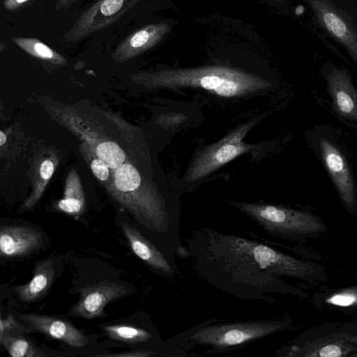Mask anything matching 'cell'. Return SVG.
Returning <instances> with one entry per match:
<instances>
[{"instance_id":"1","label":"cell","mask_w":357,"mask_h":357,"mask_svg":"<svg viewBox=\"0 0 357 357\" xmlns=\"http://www.w3.org/2000/svg\"><path fill=\"white\" fill-rule=\"evenodd\" d=\"M187 243L197 274L217 289L240 298L266 301L273 294L307 297L282 276L309 282L327 280L324 267L238 235L198 227Z\"/></svg>"},{"instance_id":"2","label":"cell","mask_w":357,"mask_h":357,"mask_svg":"<svg viewBox=\"0 0 357 357\" xmlns=\"http://www.w3.org/2000/svg\"><path fill=\"white\" fill-rule=\"evenodd\" d=\"M153 76L160 86L175 92L189 89L228 100L265 96L274 86L266 76L222 64L168 68Z\"/></svg>"},{"instance_id":"3","label":"cell","mask_w":357,"mask_h":357,"mask_svg":"<svg viewBox=\"0 0 357 357\" xmlns=\"http://www.w3.org/2000/svg\"><path fill=\"white\" fill-rule=\"evenodd\" d=\"M291 324L292 320L287 317L221 324L205 322L173 336L169 345L174 356H184V352L195 346L207 347L214 353L222 352L286 330Z\"/></svg>"},{"instance_id":"4","label":"cell","mask_w":357,"mask_h":357,"mask_svg":"<svg viewBox=\"0 0 357 357\" xmlns=\"http://www.w3.org/2000/svg\"><path fill=\"white\" fill-rule=\"evenodd\" d=\"M266 116L262 114L252 117L236 126L217 142L197 148L183 175L181 184L182 190H192L234 159L264 149L265 142L248 143L245 139Z\"/></svg>"},{"instance_id":"5","label":"cell","mask_w":357,"mask_h":357,"mask_svg":"<svg viewBox=\"0 0 357 357\" xmlns=\"http://www.w3.org/2000/svg\"><path fill=\"white\" fill-rule=\"evenodd\" d=\"M229 204L275 237L303 240L327 229L319 217L307 211L266 203L231 200Z\"/></svg>"},{"instance_id":"6","label":"cell","mask_w":357,"mask_h":357,"mask_svg":"<svg viewBox=\"0 0 357 357\" xmlns=\"http://www.w3.org/2000/svg\"><path fill=\"white\" fill-rule=\"evenodd\" d=\"M141 0H98L82 11L65 33L63 40L75 43L107 29Z\"/></svg>"},{"instance_id":"7","label":"cell","mask_w":357,"mask_h":357,"mask_svg":"<svg viewBox=\"0 0 357 357\" xmlns=\"http://www.w3.org/2000/svg\"><path fill=\"white\" fill-rule=\"evenodd\" d=\"M356 352L357 334L340 332L322 335L311 340L294 341L291 345L283 347L278 350L276 356L344 357L352 356L353 353L356 354Z\"/></svg>"},{"instance_id":"8","label":"cell","mask_w":357,"mask_h":357,"mask_svg":"<svg viewBox=\"0 0 357 357\" xmlns=\"http://www.w3.org/2000/svg\"><path fill=\"white\" fill-rule=\"evenodd\" d=\"M319 24L347 51L357 63V28L331 0H304Z\"/></svg>"},{"instance_id":"9","label":"cell","mask_w":357,"mask_h":357,"mask_svg":"<svg viewBox=\"0 0 357 357\" xmlns=\"http://www.w3.org/2000/svg\"><path fill=\"white\" fill-rule=\"evenodd\" d=\"M79 301L68 311L69 316L91 319L105 316V307L128 295L131 290L126 285L102 281L79 289Z\"/></svg>"},{"instance_id":"10","label":"cell","mask_w":357,"mask_h":357,"mask_svg":"<svg viewBox=\"0 0 357 357\" xmlns=\"http://www.w3.org/2000/svg\"><path fill=\"white\" fill-rule=\"evenodd\" d=\"M321 157L347 211H357V199L353 178L349 165L340 151L330 141L321 139Z\"/></svg>"},{"instance_id":"11","label":"cell","mask_w":357,"mask_h":357,"mask_svg":"<svg viewBox=\"0 0 357 357\" xmlns=\"http://www.w3.org/2000/svg\"><path fill=\"white\" fill-rule=\"evenodd\" d=\"M19 317L32 330L70 347L82 348L89 342L88 337L66 319L33 313L20 314Z\"/></svg>"},{"instance_id":"12","label":"cell","mask_w":357,"mask_h":357,"mask_svg":"<svg viewBox=\"0 0 357 357\" xmlns=\"http://www.w3.org/2000/svg\"><path fill=\"white\" fill-rule=\"evenodd\" d=\"M167 22L152 23L126 36L116 47L112 56L116 61H126L153 47L169 32Z\"/></svg>"},{"instance_id":"13","label":"cell","mask_w":357,"mask_h":357,"mask_svg":"<svg viewBox=\"0 0 357 357\" xmlns=\"http://www.w3.org/2000/svg\"><path fill=\"white\" fill-rule=\"evenodd\" d=\"M327 88L335 111L357 121V89L347 71L333 67L327 76Z\"/></svg>"},{"instance_id":"14","label":"cell","mask_w":357,"mask_h":357,"mask_svg":"<svg viewBox=\"0 0 357 357\" xmlns=\"http://www.w3.org/2000/svg\"><path fill=\"white\" fill-rule=\"evenodd\" d=\"M121 229L133 252L149 266L167 278H174L176 265L170 262L160 250L136 228L126 223Z\"/></svg>"},{"instance_id":"15","label":"cell","mask_w":357,"mask_h":357,"mask_svg":"<svg viewBox=\"0 0 357 357\" xmlns=\"http://www.w3.org/2000/svg\"><path fill=\"white\" fill-rule=\"evenodd\" d=\"M41 234L26 226H1L0 251L3 257H17L29 255L42 245Z\"/></svg>"},{"instance_id":"16","label":"cell","mask_w":357,"mask_h":357,"mask_svg":"<svg viewBox=\"0 0 357 357\" xmlns=\"http://www.w3.org/2000/svg\"><path fill=\"white\" fill-rule=\"evenodd\" d=\"M54 261L48 257L38 261L33 270L31 280L14 287V291L20 301L29 303L43 297L50 289L54 277Z\"/></svg>"},{"instance_id":"17","label":"cell","mask_w":357,"mask_h":357,"mask_svg":"<svg viewBox=\"0 0 357 357\" xmlns=\"http://www.w3.org/2000/svg\"><path fill=\"white\" fill-rule=\"evenodd\" d=\"M11 40L26 53L44 60L61 63L65 59L36 38L12 36Z\"/></svg>"},{"instance_id":"18","label":"cell","mask_w":357,"mask_h":357,"mask_svg":"<svg viewBox=\"0 0 357 357\" xmlns=\"http://www.w3.org/2000/svg\"><path fill=\"white\" fill-rule=\"evenodd\" d=\"M1 344L12 357H40L48 356L28 340L10 335L7 333L0 337Z\"/></svg>"},{"instance_id":"19","label":"cell","mask_w":357,"mask_h":357,"mask_svg":"<svg viewBox=\"0 0 357 357\" xmlns=\"http://www.w3.org/2000/svg\"><path fill=\"white\" fill-rule=\"evenodd\" d=\"M107 335L112 340L136 344L152 340L153 335L146 329L126 325H109L104 327Z\"/></svg>"},{"instance_id":"20","label":"cell","mask_w":357,"mask_h":357,"mask_svg":"<svg viewBox=\"0 0 357 357\" xmlns=\"http://www.w3.org/2000/svg\"><path fill=\"white\" fill-rule=\"evenodd\" d=\"M141 176L132 165L123 164L117 167L115 173L116 187L122 192L137 189L141 183Z\"/></svg>"},{"instance_id":"21","label":"cell","mask_w":357,"mask_h":357,"mask_svg":"<svg viewBox=\"0 0 357 357\" xmlns=\"http://www.w3.org/2000/svg\"><path fill=\"white\" fill-rule=\"evenodd\" d=\"M96 153L108 167L115 169L123 164L126 155L123 151L115 142H107L99 144Z\"/></svg>"},{"instance_id":"22","label":"cell","mask_w":357,"mask_h":357,"mask_svg":"<svg viewBox=\"0 0 357 357\" xmlns=\"http://www.w3.org/2000/svg\"><path fill=\"white\" fill-rule=\"evenodd\" d=\"M327 305L340 307H357V286L335 291L325 297Z\"/></svg>"},{"instance_id":"23","label":"cell","mask_w":357,"mask_h":357,"mask_svg":"<svg viewBox=\"0 0 357 357\" xmlns=\"http://www.w3.org/2000/svg\"><path fill=\"white\" fill-rule=\"evenodd\" d=\"M26 328L21 326L12 314H9L6 319L2 317L0 320V337L12 330H21L27 331Z\"/></svg>"},{"instance_id":"24","label":"cell","mask_w":357,"mask_h":357,"mask_svg":"<svg viewBox=\"0 0 357 357\" xmlns=\"http://www.w3.org/2000/svg\"><path fill=\"white\" fill-rule=\"evenodd\" d=\"M83 203L81 200L73 198H65L59 202V207L68 213H78L82 209Z\"/></svg>"},{"instance_id":"25","label":"cell","mask_w":357,"mask_h":357,"mask_svg":"<svg viewBox=\"0 0 357 357\" xmlns=\"http://www.w3.org/2000/svg\"><path fill=\"white\" fill-rule=\"evenodd\" d=\"M37 0H3V9L8 12H18L32 5Z\"/></svg>"},{"instance_id":"26","label":"cell","mask_w":357,"mask_h":357,"mask_svg":"<svg viewBox=\"0 0 357 357\" xmlns=\"http://www.w3.org/2000/svg\"><path fill=\"white\" fill-rule=\"evenodd\" d=\"M91 169L93 174L100 180L105 181L109 176L108 167L100 160H93L91 162Z\"/></svg>"},{"instance_id":"27","label":"cell","mask_w":357,"mask_h":357,"mask_svg":"<svg viewBox=\"0 0 357 357\" xmlns=\"http://www.w3.org/2000/svg\"><path fill=\"white\" fill-rule=\"evenodd\" d=\"M153 355V352L146 351H130L128 353H121V354H109L103 355H96L100 356H122V357H139V356H151Z\"/></svg>"},{"instance_id":"28","label":"cell","mask_w":357,"mask_h":357,"mask_svg":"<svg viewBox=\"0 0 357 357\" xmlns=\"http://www.w3.org/2000/svg\"><path fill=\"white\" fill-rule=\"evenodd\" d=\"M54 172V165L50 160H45L40 167V175L45 178L47 179L51 177Z\"/></svg>"},{"instance_id":"29","label":"cell","mask_w":357,"mask_h":357,"mask_svg":"<svg viewBox=\"0 0 357 357\" xmlns=\"http://www.w3.org/2000/svg\"><path fill=\"white\" fill-rule=\"evenodd\" d=\"M79 1L80 0H56L54 9L56 10L67 9Z\"/></svg>"},{"instance_id":"30","label":"cell","mask_w":357,"mask_h":357,"mask_svg":"<svg viewBox=\"0 0 357 357\" xmlns=\"http://www.w3.org/2000/svg\"><path fill=\"white\" fill-rule=\"evenodd\" d=\"M6 140V135L2 131L0 132V145H3Z\"/></svg>"},{"instance_id":"31","label":"cell","mask_w":357,"mask_h":357,"mask_svg":"<svg viewBox=\"0 0 357 357\" xmlns=\"http://www.w3.org/2000/svg\"><path fill=\"white\" fill-rule=\"evenodd\" d=\"M274 1H276L278 2H282L283 0H274Z\"/></svg>"},{"instance_id":"32","label":"cell","mask_w":357,"mask_h":357,"mask_svg":"<svg viewBox=\"0 0 357 357\" xmlns=\"http://www.w3.org/2000/svg\"><path fill=\"white\" fill-rule=\"evenodd\" d=\"M354 356H357V354H355Z\"/></svg>"}]
</instances>
